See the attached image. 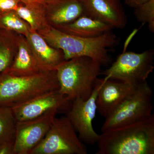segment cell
<instances>
[{
	"mask_svg": "<svg viewBox=\"0 0 154 154\" xmlns=\"http://www.w3.org/2000/svg\"><path fill=\"white\" fill-rule=\"evenodd\" d=\"M37 32L51 47L61 50L66 60L88 57L102 66L110 64L112 60L108 54V49L119 42L118 38L111 30L89 38L70 35L51 25Z\"/></svg>",
	"mask_w": 154,
	"mask_h": 154,
	"instance_id": "cell-1",
	"label": "cell"
},
{
	"mask_svg": "<svg viewBox=\"0 0 154 154\" xmlns=\"http://www.w3.org/2000/svg\"><path fill=\"white\" fill-rule=\"evenodd\" d=\"M96 154H154V115L102 132Z\"/></svg>",
	"mask_w": 154,
	"mask_h": 154,
	"instance_id": "cell-2",
	"label": "cell"
},
{
	"mask_svg": "<svg viewBox=\"0 0 154 154\" xmlns=\"http://www.w3.org/2000/svg\"><path fill=\"white\" fill-rule=\"evenodd\" d=\"M59 90L56 70L17 76L0 73V106L14 107L36 96Z\"/></svg>",
	"mask_w": 154,
	"mask_h": 154,
	"instance_id": "cell-3",
	"label": "cell"
},
{
	"mask_svg": "<svg viewBox=\"0 0 154 154\" xmlns=\"http://www.w3.org/2000/svg\"><path fill=\"white\" fill-rule=\"evenodd\" d=\"M102 66L88 57L65 60L55 69L59 91L71 101L80 97L90 98Z\"/></svg>",
	"mask_w": 154,
	"mask_h": 154,
	"instance_id": "cell-4",
	"label": "cell"
},
{
	"mask_svg": "<svg viewBox=\"0 0 154 154\" xmlns=\"http://www.w3.org/2000/svg\"><path fill=\"white\" fill-rule=\"evenodd\" d=\"M153 91L147 81L137 85L107 116L101 128L102 132L131 124L152 114Z\"/></svg>",
	"mask_w": 154,
	"mask_h": 154,
	"instance_id": "cell-5",
	"label": "cell"
},
{
	"mask_svg": "<svg viewBox=\"0 0 154 154\" xmlns=\"http://www.w3.org/2000/svg\"><path fill=\"white\" fill-rule=\"evenodd\" d=\"M87 147L66 116L54 117L43 139L30 154H88Z\"/></svg>",
	"mask_w": 154,
	"mask_h": 154,
	"instance_id": "cell-6",
	"label": "cell"
},
{
	"mask_svg": "<svg viewBox=\"0 0 154 154\" xmlns=\"http://www.w3.org/2000/svg\"><path fill=\"white\" fill-rule=\"evenodd\" d=\"M154 60L153 49L140 53L125 51L101 74L105 75L106 79L136 85L146 82L153 71Z\"/></svg>",
	"mask_w": 154,
	"mask_h": 154,
	"instance_id": "cell-7",
	"label": "cell"
},
{
	"mask_svg": "<svg viewBox=\"0 0 154 154\" xmlns=\"http://www.w3.org/2000/svg\"><path fill=\"white\" fill-rule=\"evenodd\" d=\"M97 89L94 88L89 99L84 100L78 97L74 99L69 109L66 113V116L79 133L80 140L88 144L97 143L100 136L94 130L92 124L97 111Z\"/></svg>",
	"mask_w": 154,
	"mask_h": 154,
	"instance_id": "cell-8",
	"label": "cell"
},
{
	"mask_svg": "<svg viewBox=\"0 0 154 154\" xmlns=\"http://www.w3.org/2000/svg\"><path fill=\"white\" fill-rule=\"evenodd\" d=\"M57 110L48 111L41 116L25 121L17 122L14 154H30L49 130Z\"/></svg>",
	"mask_w": 154,
	"mask_h": 154,
	"instance_id": "cell-9",
	"label": "cell"
},
{
	"mask_svg": "<svg viewBox=\"0 0 154 154\" xmlns=\"http://www.w3.org/2000/svg\"><path fill=\"white\" fill-rule=\"evenodd\" d=\"M72 102L57 90L41 94L12 108L17 122L36 118L52 110L66 113Z\"/></svg>",
	"mask_w": 154,
	"mask_h": 154,
	"instance_id": "cell-10",
	"label": "cell"
},
{
	"mask_svg": "<svg viewBox=\"0 0 154 154\" xmlns=\"http://www.w3.org/2000/svg\"><path fill=\"white\" fill-rule=\"evenodd\" d=\"M135 86L105 78H97L94 85L97 91V111L105 118L131 92Z\"/></svg>",
	"mask_w": 154,
	"mask_h": 154,
	"instance_id": "cell-11",
	"label": "cell"
},
{
	"mask_svg": "<svg viewBox=\"0 0 154 154\" xmlns=\"http://www.w3.org/2000/svg\"><path fill=\"white\" fill-rule=\"evenodd\" d=\"M85 15L105 22L113 28L122 29L127 17L119 0H82Z\"/></svg>",
	"mask_w": 154,
	"mask_h": 154,
	"instance_id": "cell-12",
	"label": "cell"
},
{
	"mask_svg": "<svg viewBox=\"0 0 154 154\" xmlns=\"http://www.w3.org/2000/svg\"><path fill=\"white\" fill-rule=\"evenodd\" d=\"M25 37L42 71L55 70L66 60L62 51L50 46L37 31L31 29Z\"/></svg>",
	"mask_w": 154,
	"mask_h": 154,
	"instance_id": "cell-13",
	"label": "cell"
},
{
	"mask_svg": "<svg viewBox=\"0 0 154 154\" xmlns=\"http://www.w3.org/2000/svg\"><path fill=\"white\" fill-rule=\"evenodd\" d=\"M85 15L82 0H51L45 8L48 24L54 27L67 24Z\"/></svg>",
	"mask_w": 154,
	"mask_h": 154,
	"instance_id": "cell-14",
	"label": "cell"
},
{
	"mask_svg": "<svg viewBox=\"0 0 154 154\" xmlns=\"http://www.w3.org/2000/svg\"><path fill=\"white\" fill-rule=\"evenodd\" d=\"M64 33L79 37H94L111 31V25L87 16L83 15L67 24L54 27Z\"/></svg>",
	"mask_w": 154,
	"mask_h": 154,
	"instance_id": "cell-15",
	"label": "cell"
},
{
	"mask_svg": "<svg viewBox=\"0 0 154 154\" xmlns=\"http://www.w3.org/2000/svg\"><path fill=\"white\" fill-rule=\"evenodd\" d=\"M18 50L11 65L5 71L17 76L31 75L42 71L38 66L28 41L24 36L17 42Z\"/></svg>",
	"mask_w": 154,
	"mask_h": 154,
	"instance_id": "cell-16",
	"label": "cell"
},
{
	"mask_svg": "<svg viewBox=\"0 0 154 154\" xmlns=\"http://www.w3.org/2000/svg\"><path fill=\"white\" fill-rule=\"evenodd\" d=\"M17 121L11 107L0 106V146H14Z\"/></svg>",
	"mask_w": 154,
	"mask_h": 154,
	"instance_id": "cell-17",
	"label": "cell"
},
{
	"mask_svg": "<svg viewBox=\"0 0 154 154\" xmlns=\"http://www.w3.org/2000/svg\"><path fill=\"white\" fill-rule=\"evenodd\" d=\"M16 13L30 26L31 30L38 31L44 30L50 25L45 17V10L19 4Z\"/></svg>",
	"mask_w": 154,
	"mask_h": 154,
	"instance_id": "cell-18",
	"label": "cell"
},
{
	"mask_svg": "<svg viewBox=\"0 0 154 154\" xmlns=\"http://www.w3.org/2000/svg\"><path fill=\"white\" fill-rule=\"evenodd\" d=\"M8 31L0 29V73L11 65L17 52Z\"/></svg>",
	"mask_w": 154,
	"mask_h": 154,
	"instance_id": "cell-19",
	"label": "cell"
},
{
	"mask_svg": "<svg viewBox=\"0 0 154 154\" xmlns=\"http://www.w3.org/2000/svg\"><path fill=\"white\" fill-rule=\"evenodd\" d=\"M0 29L14 31L24 36L31 30L28 23L20 18L15 11L0 14Z\"/></svg>",
	"mask_w": 154,
	"mask_h": 154,
	"instance_id": "cell-20",
	"label": "cell"
},
{
	"mask_svg": "<svg viewBox=\"0 0 154 154\" xmlns=\"http://www.w3.org/2000/svg\"><path fill=\"white\" fill-rule=\"evenodd\" d=\"M134 15L139 22L147 24L149 30L154 32V0H149L134 8Z\"/></svg>",
	"mask_w": 154,
	"mask_h": 154,
	"instance_id": "cell-21",
	"label": "cell"
},
{
	"mask_svg": "<svg viewBox=\"0 0 154 154\" xmlns=\"http://www.w3.org/2000/svg\"><path fill=\"white\" fill-rule=\"evenodd\" d=\"M20 3L19 0H0V14L14 11Z\"/></svg>",
	"mask_w": 154,
	"mask_h": 154,
	"instance_id": "cell-22",
	"label": "cell"
},
{
	"mask_svg": "<svg viewBox=\"0 0 154 154\" xmlns=\"http://www.w3.org/2000/svg\"><path fill=\"white\" fill-rule=\"evenodd\" d=\"M20 3L25 5L45 10L51 0H19Z\"/></svg>",
	"mask_w": 154,
	"mask_h": 154,
	"instance_id": "cell-23",
	"label": "cell"
},
{
	"mask_svg": "<svg viewBox=\"0 0 154 154\" xmlns=\"http://www.w3.org/2000/svg\"><path fill=\"white\" fill-rule=\"evenodd\" d=\"M149 0H125V3L131 8H136Z\"/></svg>",
	"mask_w": 154,
	"mask_h": 154,
	"instance_id": "cell-24",
	"label": "cell"
},
{
	"mask_svg": "<svg viewBox=\"0 0 154 154\" xmlns=\"http://www.w3.org/2000/svg\"><path fill=\"white\" fill-rule=\"evenodd\" d=\"M14 146L9 145L0 146V154H14Z\"/></svg>",
	"mask_w": 154,
	"mask_h": 154,
	"instance_id": "cell-25",
	"label": "cell"
}]
</instances>
